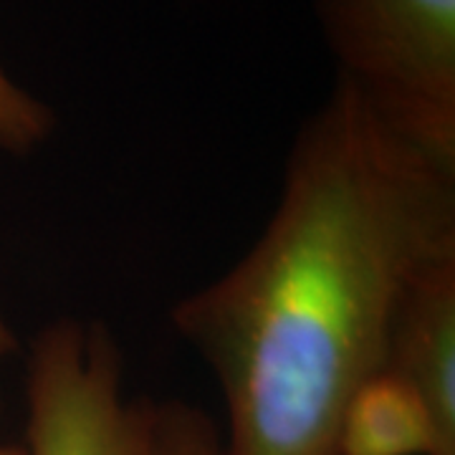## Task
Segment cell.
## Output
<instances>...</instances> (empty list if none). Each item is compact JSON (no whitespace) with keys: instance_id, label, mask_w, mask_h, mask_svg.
Masks as SVG:
<instances>
[{"instance_id":"9","label":"cell","mask_w":455,"mask_h":455,"mask_svg":"<svg viewBox=\"0 0 455 455\" xmlns=\"http://www.w3.org/2000/svg\"><path fill=\"white\" fill-rule=\"evenodd\" d=\"M0 455H26V448H23V445H11V443H5V445H0Z\"/></svg>"},{"instance_id":"8","label":"cell","mask_w":455,"mask_h":455,"mask_svg":"<svg viewBox=\"0 0 455 455\" xmlns=\"http://www.w3.org/2000/svg\"><path fill=\"white\" fill-rule=\"evenodd\" d=\"M13 349H16L13 331H11V324L5 322V316H3V311H0V362L8 357Z\"/></svg>"},{"instance_id":"2","label":"cell","mask_w":455,"mask_h":455,"mask_svg":"<svg viewBox=\"0 0 455 455\" xmlns=\"http://www.w3.org/2000/svg\"><path fill=\"white\" fill-rule=\"evenodd\" d=\"M339 79L390 127L455 155V0H316Z\"/></svg>"},{"instance_id":"3","label":"cell","mask_w":455,"mask_h":455,"mask_svg":"<svg viewBox=\"0 0 455 455\" xmlns=\"http://www.w3.org/2000/svg\"><path fill=\"white\" fill-rule=\"evenodd\" d=\"M26 397V455H142V400L124 397L122 352L99 322L41 329Z\"/></svg>"},{"instance_id":"1","label":"cell","mask_w":455,"mask_h":455,"mask_svg":"<svg viewBox=\"0 0 455 455\" xmlns=\"http://www.w3.org/2000/svg\"><path fill=\"white\" fill-rule=\"evenodd\" d=\"M455 259V155L390 127L347 82L293 140L276 211L172 324L226 403L223 455H341L407 291Z\"/></svg>"},{"instance_id":"5","label":"cell","mask_w":455,"mask_h":455,"mask_svg":"<svg viewBox=\"0 0 455 455\" xmlns=\"http://www.w3.org/2000/svg\"><path fill=\"white\" fill-rule=\"evenodd\" d=\"M341 455H438V438L423 400L392 372L374 374L349 400Z\"/></svg>"},{"instance_id":"7","label":"cell","mask_w":455,"mask_h":455,"mask_svg":"<svg viewBox=\"0 0 455 455\" xmlns=\"http://www.w3.org/2000/svg\"><path fill=\"white\" fill-rule=\"evenodd\" d=\"M53 132L51 109L16 84L0 66V149L31 155L46 145Z\"/></svg>"},{"instance_id":"6","label":"cell","mask_w":455,"mask_h":455,"mask_svg":"<svg viewBox=\"0 0 455 455\" xmlns=\"http://www.w3.org/2000/svg\"><path fill=\"white\" fill-rule=\"evenodd\" d=\"M142 455H223V435L197 407L142 400Z\"/></svg>"},{"instance_id":"4","label":"cell","mask_w":455,"mask_h":455,"mask_svg":"<svg viewBox=\"0 0 455 455\" xmlns=\"http://www.w3.org/2000/svg\"><path fill=\"white\" fill-rule=\"evenodd\" d=\"M385 372L400 377L423 400L438 455H455V259L427 271L403 299Z\"/></svg>"}]
</instances>
